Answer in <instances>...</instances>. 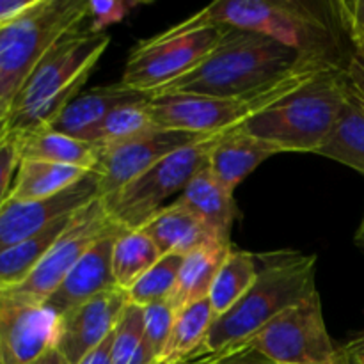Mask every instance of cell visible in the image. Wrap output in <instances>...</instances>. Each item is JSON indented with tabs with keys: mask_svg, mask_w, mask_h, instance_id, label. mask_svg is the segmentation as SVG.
I'll use <instances>...</instances> for the list:
<instances>
[{
	"mask_svg": "<svg viewBox=\"0 0 364 364\" xmlns=\"http://www.w3.org/2000/svg\"><path fill=\"white\" fill-rule=\"evenodd\" d=\"M116 228H119V224L110 219L103 199H95L71 217L63 235L57 238L55 244L48 249L41 262L21 283L11 288H0V290L23 301L45 304L46 299L59 288L68 272L77 265L78 259L100 238Z\"/></svg>",
	"mask_w": 364,
	"mask_h": 364,
	"instance_id": "obj_11",
	"label": "cell"
},
{
	"mask_svg": "<svg viewBox=\"0 0 364 364\" xmlns=\"http://www.w3.org/2000/svg\"><path fill=\"white\" fill-rule=\"evenodd\" d=\"M304 55L256 32L228 28L215 50L187 75L164 85L159 95H201L228 98L263 87L290 71Z\"/></svg>",
	"mask_w": 364,
	"mask_h": 364,
	"instance_id": "obj_4",
	"label": "cell"
},
{
	"mask_svg": "<svg viewBox=\"0 0 364 364\" xmlns=\"http://www.w3.org/2000/svg\"><path fill=\"white\" fill-rule=\"evenodd\" d=\"M245 347H247V345H244V347L230 348V350L213 352V354H199L180 364H233L235 359L242 354V350H244Z\"/></svg>",
	"mask_w": 364,
	"mask_h": 364,
	"instance_id": "obj_36",
	"label": "cell"
},
{
	"mask_svg": "<svg viewBox=\"0 0 364 364\" xmlns=\"http://www.w3.org/2000/svg\"><path fill=\"white\" fill-rule=\"evenodd\" d=\"M148 100L124 103V105L116 107L89 134L85 142L92 144L96 149H103L128 141V139L137 137V135L146 134V132L153 130V128H159L151 119Z\"/></svg>",
	"mask_w": 364,
	"mask_h": 364,
	"instance_id": "obj_29",
	"label": "cell"
},
{
	"mask_svg": "<svg viewBox=\"0 0 364 364\" xmlns=\"http://www.w3.org/2000/svg\"><path fill=\"white\" fill-rule=\"evenodd\" d=\"M112 364H156L144 340V308L128 302L114 329Z\"/></svg>",
	"mask_w": 364,
	"mask_h": 364,
	"instance_id": "obj_30",
	"label": "cell"
},
{
	"mask_svg": "<svg viewBox=\"0 0 364 364\" xmlns=\"http://www.w3.org/2000/svg\"><path fill=\"white\" fill-rule=\"evenodd\" d=\"M162 258L149 237L141 230H127L112 249V276L116 287L127 291Z\"/></svg>",
	"mask_w": 364,
	"mask_h": 364,
	"instance_id": "obj_28",
	"label": "cell"
},
{
	"mask_svg": "<svg viewBox=\"0 0 364 364\" xmlns=\"http://www.w3.org/2000/svg\"><path fill=\"white\" fill-rule=\"evenodd\" d=\"M38 0H0V27L31 11Z\"/></svg>",
	"mask_w": 364,
	"mask_h": 364,
	"instance_id": "obj_35",
	"label": "cell"
},
{
	"mask_svg": "<svg viewBox=\"0 0 364 364\" xmlns=\"http://www.w3.org/2000/svg\"><path fill=\"white\" fill-rule=\"evenodd\" d=\"M89 171L80 169V167L63 166V164L21 160L7 199L38 201V199L52 198L77 183Z\"/></svg>",
	"mask_w": 364,
	"mask_h": 364,
	"instance_id": "obj_24",
	"label": "cell"
},
{
	"mask_svg": "<svg viewBox=\"0 0 364 364\" xmlns=\"http://www.w3.org/2000/svg\"><path fill=\"white\" fill-rule=\"evenodd\" d=\"M73 215L60 217L46 226L41 233L0 252V288H11L21 283L63 235Z\"/></svg>",
	"mask_w": 364,
	"mask_h": 364,
	"instance_id": "obj_26",
	"label": "cell"
},
{
	"mask_svg": "<svg viewBox=\"0 0 364 364\" xmlns=\"http://www.w3.org/2000/svg\"><path fill=\"white\" fill-rule=\"evenodd\" d=\"M274 155H279V149L272 144L245 134L240 128H233L223 132L217 139L210 153L208 166L220 183L235 192L252 171Z\"/></svg>",
	"mask_w": 364,
	"mask_h": 364,
	"instance_id": "obj_19",
	"label": "cell"
},
{
	"mask_svg": "<svg viewBox=\"0 0 364 364\" xmlns=\"http://www.w3.org/2000/svg\"><path fill=\"white\" fill-rule=\"evenodd\" d=\"M98 198V176L89 171L82 180L52 198L38 201L7 199L0 206V252L41 233L60 217L73 215Z\"/></svg>",
	"mask_w": 364,
	"mask_h": 364,
	"instance_id": "obj_13",
	"label": "cell"
},
{
	"mask_svg": "<svg viewBox=\"0 0 364 364\" xmlns=\"http://www.w3.org/2000/svg\"><path fill=\"white\" fill-rule=\"evenodd\" d=\"M228 28L223 25L188 28L178 23L139 41L124 64L121 84L151 96L198 68L219 46Z\"/></svg>",
	"mask_w": 364,
	"mask_h": 364,
	"instance_id": "obj_8",
	"label": "cell"
},
{
	"mask_svg": "<svg viewBox=\"0 0 364 364\" xmlns=\"http://www.w3.org/2000/svg\"><path fill=\"white\" fill-rule=\"evenodd\" d=\"M188 28L223 25L267 36L304 57L348 66L358 53L341 27L334 2L219 0L181 21Z\"/></svg>",
	"mask_w": 364,
	"mask_h": 364,
	"instance_id": "obj_1",
	"label": "cell"
},
{
	"mask_svg": "<svg viewBox=\"0 0 364 364\" xmlns=\"http://www.w3.org/2000/svg\"><path fill=\"white\" fill-rule=\"evenodd\" d=\"M336 66L340 64L304 57L290 71L265 84L263 87L247 92V95L228 96V98L201 95L149 96V114H151L153 123L166 130L191 132V134L203 135L233 130V128L242 127L251 117L258 116L267 107L283 100L284 96L304 85L318 73Z\"/></svg>",
	"mask_w": 364,
	"mask_h": 364,
	"instance_id": "obj_6",
	"label": "cell"
},
{
	"mask_svg": "<svg viewBox=\"0 0 364 364\" xmlns=\"http://www.w3.org/2000/svg\"><path fill=\"white\" fill-rule=\"evenodd\" d=\"M231 249V244H215L183 256L176 287L167 299L176 311L210 297L213 281Z\"/></svg>",
	"mask_w": 364,
	"mask_h": 364,
	"instance_id": "obj_21",
	"label": "cell"
},
{
	"mask_svg": "<svg viewBox=\"0 0 364 364\" xmlns=\"http://www.w3.org/2000/svg\"><path fill=\"white\" fill-rule=\"evenodd\" d=\"M345 352H347L350 358H355V355H364V331L359 334H355L347 345H345Z\"/></svg>",
	"mask_w": 364,
	"mask_h": 364,
	"instance_id": "obj_39",
	"label": "cell"
},
{
	"mask_svg": "<svg viewBox=\"0 0 364 364\" xmlns=\"http://www.w3.org/2000/svg\"><path fill=\"white\" fill-rule=\"evenodd\" d=\"M176 309L169 301L156 302L144 308V340L156 363H160L167 340L173 331Z\"/></svg>",
	"mask_w": 364,
	"mask_h": 364,
	"instance_id": "obj_32",
	"label": "cell"
},
{
	"mask_svg": "<svg viewBox=\"0 0 364 364\" xmlns=\"http://www.w3.org/2000/svg\"><path fill=\"white\" fill-rule=\"evenodd\" d=\"M247 345L274 364H323L340 352L327 331L318 291L284 309Z\"/></svg>",
	"mask_w": 364,
	"mask_h": 364,
	"instance_id": "obj_10",
	"label": "cell"
},
{
	"mask_svg": "<svg viewBox=\"0 0 364 364\" xmlns=\"http://www.w3.org/2000/svg\"><path fill=\"white\" fill-rule=\"evenodd\" d=\"M87 18L84 0H38L31 11L0 27V132L11 103L46 50Z\"/></svg>",
	"mask_w": 364,
	"mask_h": 364,
	"instance_id": "obj_7",
	"label": "cell"
},
{
	"mask_svg": "<svg viewBox=\"0 0 364 364\" xmlns=\"http://www.w3.org/2000/svg\"><path fill=\"white\" fill-rule=\"evenodd\" d=\"M149 95L127 87L124 84L100 85L82 92L71 100L59 112V116L50 121L43 130L57 132L68 137L80 139L85 142L92 130L112 112L116 107L132 102L148 100Z\"/></svg>",
	"mask_w": 364,
	"mask_h": 364,
	"instance_id": "obj_18",
	"label": "cell"
},
{
	"mask_svg": "<svg viewBox=\"0 0 364 364\" xmlns=\"http://www.w3.org/2000/svg\"><path fill=\"white\" fill-rule=\"evenodd\" d=\"M0 364H4V361H2V355H0Z\"/></svg>",
	"mask_w": 364,
	"mask_h": 364,
	"instance_id": "obj_44",
	"label": "cell"
},
{
	"mask_svg": "<svg viewBox=\"0 0 364 364\" xmlns=\"http://www.w3.org/2000/svg\"><path fill=\"white\" fill-rule=\"evenodd\" d=\"M139 230L148 235L160 256H187L208 245L228 244L178 199L160 208Z\"/></svg>",
	"mask_w": 364,
	"mask_h": 364,
	"instance_id": "obj_17",
	"label": "cell"
},
{
	"mask_svg": "<svg viewBox=\"0 0 364 364\" xmlns=\"http://www.w3.org/2000/svg\"><path fill=\"white\" fill-rule=\"evenodd\" d=\"M110 36L95 34L89 28H71L60 36L11 103L6 132L14 135L43 130L60 110L80 95L92 68L107 50Z\"/></svg>",
	"mask_w": 364,
	"mask_h": 364,
	"instance_id": "obj_2",
	"label": "cell"
},
{
	"mask_svg": "<svg viewBox=\"0 0 364 364\" xmlns=\"http://www.w3.org/2000/svg\"><path fill=\"white\" fill-rule=\"evenodd\" d=\"M213 320H215V313L210 304V299L199 301L176 311L173 331H171V336L167 340L166 350L160 358V363L180 364L201 354Z\"/></svg>",
	"mask_w": 364,
	"mask_h": 364,
	"instance_id": "obj_25",
	"label": "cell"
},
{
	"mask_svg": "<svg viewBox=\"0 0 364 364\" xmlns=\"http://www.w3.org/2000/svg\"><path fill=\"white\" fill-rule=\"evenodd\" d=\"M354 364H364V355H355V358H350Z\"/></svg>",
	"mask_w": 364,
	"mask_h": 364,
	"instance_id": "obj_43",
	"label": "cell"
},
{
	"mask_svg": "<svg viewBox=\"0 0 364 364\" xmlns=\"http://www.w3.org/2000/svg\"><path fill=\"white\" fill-rule=\"evenodd\" d=\"M156 364H160V363H156Z\"/></svg>",
	"mask_w": 364,
	"mask_h": 364,
	"instance_id": "obj_46",
	"label": "cell"
},
{
	"mask_svg": "<svg viewBox=\"0 0 364 364\" xmlns=\"http://www.w3.org/2000/svg\"><path fill=\"white\" fill-rule=\"evenodd\" d=\"M178 201L198 215L220 240L231 244V228L237 217L235 192L220 183L208 164L188 181Z\"/></svg>",
	"mask_w": 364,
	"mask_h": 364,
	"instance_id": "obj_20",
	"label": "cell"
},
{
	"mask_svg": "<svg viewBox=\"0 0 364 364\" xmlns=\"http://www.w3.org/2000/svg\"><path fill=\"white\" fill-rule=\"evenodd\" d=\"M20 160H39V162L63 164L92 171L98 160V151L89 142L68 137L50 130H36L16 135Z\"/></svg>",
	"mask_w": 364,
	"mask_h": 364,
	"instance_id": "obj_23",
	"label": "cell"
},
{
	"mask_svg": "<svg viewBox=\"0 0 364 364\" xmlns=\"http://www.w3.org/2000/svg\"><path fill=\"white\" fill-rule=\"evenodd\" d=\"M57 316L45 304L0 290V355L4 364H34L55 347Z\"/></svg>",
	"mask_w": 364,
	"mask_h": 364,
	"instance_id": "obj_14",
	"label": "cell"
},
{
	"mask_svg": "<svg viewBox=\"0 0 364 364\" xmlns=\"http://www.w3.org/2000/svg\"><path fill=\"white\" fill-rule=\"evenodd\" d=\"M112 340L114 333L110 334L100 347H96L95 350L89 352L78 364H112Z\"/></svg>",
	"mask_w": 364,
	"mask_h": 364,
	"instance_id": "obj_37",
	"label": "cell"
},
{
	"mask_svg": "<svg viewBox=\"0 0 364 364\" xmlns=\"http://www.w3.org/2000/svg\"><path fill=\"white\" fill-rule=\"evenodd\" d=\"M127 304V291L112 288L60 315L55 323V348L68 363L78 364L114 333Z\"/></svg>",
	"mask_w": 364,
	"mask_h": 364,
	"instance_id": "obj_15",
	"label": "cell"
},
{
	"mask_svg": "<svg viewBox=\"0 0 364 364\" xmlns=\"http://www.w3.org/2000/svg\"><path fill=\"white\" fill-rule=\"evenodd\" d=\"M183 256L166 255L144 274L139 277L127 290V299L130 304L146 306L167 301L176 287L178 274H180Z\"/></svg>",
	"mask_w": 364,
	"mask_h": 364,
	"instance_id": "obj_31",
	"label": "cell"
},
{
	"mask_svg": "<svg viewBox=\"0 0 364 364\" xmlns=\"http://www.w3.org/2000/svg\"><path fill=\"white\" fill-rule=\"evenodd\" d=\"M206 137L210 135L153 128L146 134L128 139L119 144L96 149L98 160L92 173L98 176L100 198L105 199L116 194L119 188L141 176L144 171L166 159L167 155Z\"/></svg>",
	"mask_w": 364,
	"mask_h": 364,
	"instance_id": "obj_12",
	"label": "cell"
},
{
	"mask_svg": "<svg viewBox=\"0 0 364 364\" xmlns=\"http://www.w3.org/2000/svg\"><path fill=\"white\" fill-rule=\"evenodd\" d=\"M354 240H355V244H358L359 247H361L363 251H364V215H363V220H361V224H359L358 231H355V237H354Z\"/></svg>",
	"mask_w": 364,
	"mask_h": 364,
	"instance_id": "obj_42",
	"label": "cell"
},
{
	"mask_svg": "<svg viewBox=\"0 0 364 364\" xmlns=\"http://www.w3.org/2000/svg\"><path fill=\"white\" fill-rule=\"evenodd\" d=\"M258 274V256L247 251L231 249L213 281L208 297L215 318L230 311L247 294L249 288L255 284Z\"/></svg>",
	"mask_w": 364,
	"mask_h": 364,
	"instance_id": "obj_27",
	"label": "cell"
},
{
	"mask_svg": "<svg viewBox=\"0 0 364 364\" xmlns=\"http://www.w3.org/2000/svg\"><path fill=\"white\" fill-rule=\"evenodd\" d=\"M34 364H70L55 347L48 348Z\"/></svg>",
	"mask_w": 364,
	"mask_h": 364,
	"instance_id": "obj_40",
	"label": "cell"
},
{
	"mask_svg": "<svg viewBox=\"0 0 364 364\" xmlns=\"http://www.w3.org/2000/svg\"><path fill=\"white\" fill-rule=\"evenodd\" d=\"M124 231L127 230L119 226L100 238L68 272L59 288L46 299L45 306L57 318L96 295L117 288L112 276V249L117 237Z\"/></svg>",
	"mask_w": 364,
	"mask_h": 364,
	"instance_id": "obj_16",
	"label": "cell"
},
{
	"mask_svg": "<svg viewBox=\"0 0 364 364\" xmlns=\"http://www.w3.org/2000/svg\"><path fill=\"white\" fill-rule=\"evenodd\" d=\"M226 132V130H224ZM223 132L171 153L148 171L103 199L110 219L124 230H139L164 208L166 199L183 192L188 181L208 164L210 153Z\"/></svg>",
	"mask_w": 364,
	"mask_h": 364,
	"instance_id": "obj_9",
	"label": "cell"
},
{
	"mask_svg": "<svg viewBox=\"0 0 364 364\" xmlns=\"http://www.w3.org/2000/svg\"><path fill=\"white\" fill-rule=\"evenodd\" d=\"M142 2L135 0H87V16L91 20L89 32L105 34V28L123 21L134 7Z\"/></svg>",
	"mask_w": 364,
	"mask_h": 364,
	"instance_id": "obj_33",
	"label": "cell"
},
{
	"mask_svg": "<svg viewBox=\"0 0 364 364\" xmlns=\"http://www.w3.org/2000/svg\"><path fill=\"white\" fill-rule=\"evenodd\" d=\"M323 364H354V363H352L350 355H348L347 352H345V348L340 347V352H338V354H336V358H334L333 361L323 363Z\"/></svg>",
	"mask_w": 364,
	"mask_h": 364,
	"instance_id": "obj_41",
	"label": "cell"
},
{
	"mask_svg": "<svg viewBox=\"0 0 364 364\" xmlns=\"http://www.w3.org/2000/svg\"><path fill=\"white\" fill-rule=\"evenodd\" d=\"M361 50H363V52H364V46H363V48H361Z\"/></svg>",
	"mask_w": 364,
	"mask_h": 364,
	"instance_id": "obj_45",
	"label": "cell"
},
{
	"mask_svg": "<svg viewBox=\"0 0 364 364\" xmlns=\"http://www.w3.org/2000/svg\"><path fill=\"white\" fill-rule=\"evenodd\" d=\"M233 364H274V363H270L269 359H265L263 355H259L258 352L252 350V348L247 345V347L242 350V354L235 359Z\"/></svg>",
	"mask_w": 364,
	"mask_h": 364,
	"instance_id": "obj_38",
	"label": "cell"
},
{
	"mask_svg": "<svg viewBox=\"0 0 364 364\" xmlns=\"http://www.w3.org/2000/svg\"><path fill=\"white\" fill-rule=\"evenodd\" d=\"M316 155L352 167L364 176V96L352 80L340 119Z\"/></svg>",
	"mask_w": 364,
	"mask_h": 364,
	"instance_id": "obj_22",
	"label": "cell"
},
{
	"mask_svg": "<svg viewBox=\"0 0 364 364\" xmlns=\"http://www.w3.org/2000/svg\"><path fill=\"white\" fill-rule=\"evenodd\" d=\"M348 66L322 71L238 128L272 144L279 153L316 155L333 134L347 102Z\"/></svg>",
	"mask_w": 364,
	"mask_h": 364,
	"instance_id": "obj_5",
	"label": "cell"
},
{
	"mask_svg": "<svg viewBox=\"0 0 364 364\" xmlns=\"http://www.w3.org/2000/svg\"><path fill=\"white\" fill-rule=\"evenodd\" d=\"M20 162L16 135L4 130V134L0 135V206L9 198Z\"/></svg>",
	"mask_w": 364,
	"mask_h": 364,
	"instance_id": "obj_34",
	"label": "cell"
},
{
	"mask_svg": "<svg viewBox=\"0 0 364 364\" xmlns=\"http://www.w3.org/2000/svg\"><path fill=\"white\" fill-rule=\"evenodd\" d=\"M262 259L265 263L247 294L230 311L213 320L201 354L244 347L284 309L316 294L315 255L281 251Z\"/></svg>",
	"mask_w": 364,
	"mask_h": 364,
	"instance_id": "obj_3",
	"label": "cell"
}]
</instances>
